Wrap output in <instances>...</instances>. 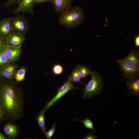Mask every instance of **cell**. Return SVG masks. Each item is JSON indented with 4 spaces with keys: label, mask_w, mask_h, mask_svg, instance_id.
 <instances>
[{
    "label": "cell",
    "mask_w": 139,
    "mask_h": 139,
    "mask_svg": "<svg viewBox=\"0 0 139 139\" xmlns=\"http://www.w3.org/2000/svg\"><path fill=\"white\" fill-rule=\"evenodd\" d=\"M11 18H4L0 21V35L7 37L13 31L11 24Z\"/></svg>",
    "instance_id": "11"
},
{
    "label": "cell",
    "mask_w": 139,
    "mask_h": 139,
    "mask_svg": "<svg viewBox=\"0 0 139 139\" xmlns=\"http://www.w3.org/2000/svg\"><path fill=\"white\" fill-rule=\"evenodd\" d=\"M72 0H51L56 13H62L72 6Z\"/></svg>",
    "instance_id": "9"
},
{
    "label": "cell",
    "mask_w": 139,
    "mask_h": 139,
    "mask_svg": "<svg viewBox=\"0 0 139 139\" xmlns=\"http://www.w3.org/2000/svg\"><path fill=\"white\" fill-rule=\"evenodd\" d=\"M7 46L6 38L0 35V49L4 48Z\"/></svg>",
    "instance_id": "24"
},
{
    "label": "cell",
    "mask_w": 139,
    "mask_h": 139,
    "mask_svg": "<svg viewBox=\"0 0 139 139\" xmlns=\"http://www.w3.org/2000/svg\"><path fill=\"white\" fill-rule=\"evenodd\" d=\"M26 70L25 68L23 67L17 71L15 75V79L17 81L21 82L24 79Z\"/></svg>",
    "instance_id": "21"
},
{
    "label": "cell",
    "mask_w": 139,
    "mask_h": 139,
    "mask_svg": "<svg viewBox=\"0 0 139 139\" xmlns=\"http://www.w3.org/2000/svg\"><path fill=\"white\" fill-rule=\"evenodd\" d=\"M4 131L6 135L11 138H15L16 136L18 133L16 126L10 123L7 124L4 126Z\"/></svg>",
    "instance_id": "14"
},
{
    "label": "cell",
    "mask_w": 139,
    "mask_h": 139,
    "mask_svg": "<svg viewBox=\"0 0 139 139\" xmlns=\"http://www.w3.org/2000/svg\"><path fill=\"white\" fill-rule=\"evenodd\" d=\"M20 98L13 86L5 84L0 88V106L4 112L11 117L19 113L21 108Z\"/></svg>",
    "instance_id": "1"
},
{
    "label": "cell",
    "mask_w": 139,
    "mask_h": 139,
    "mask_svg": "<svg viewBox=\"0 0 139 139\" xmlns=\"http://www.w3.org/2000/svg\"><path fill=\"white\" fill-rule=\"evenodd\" d=\"M46 111L44 109L39 113L36 119L37 120L38 123L40 128L41 129L43 133L46 134V131L45 127V121L44 116V114Z\"/></svg>",
    "instance_id": "16"
},
{
    "label": "cell",
    "mask_w": 139,
    "mask_h": 139,
    "mask_svg": "<svg viewBox=\"0 0 139 139\" xmlns=\"http://www.w3.org/2000/svg\"><path fill=\"white\" fill-rule=\"evenodd\" d=\"M5 48L0 49V68L1 69L8 65L10 63L5 55Z\"/></svg>",
    "instance_id": "19"
},
{
    "label": "cell",
    "mask_w": 139,
    "mask_h": 139,
    "mask_svg": "<svg viewBox=\"0 0 139 139\" xmlns=\"http://www.w3.org/2000/svg\"><path fill=\"white\" fill-rule=\"evenodd\" d=\"M121 60L132 65L139 67V52L138 51L132 50L126 57Z\"/></svg>",
    "instance_id": "12"
},
{
    "label": "cell",
    "mask_w": 139,
    "mask_h": 139,
    "mask_svg": "<svg viewBox=\"0 0 139 139\" xmlns=\"http://www.w3.org/2000/svg\"><path fill=\"white\" fill-rule=\"evenodd\" d=\"M78 89L75 87L73 84V83L68 76L67 80L63 85L57 90L56 95L48 102L44 109L45 111L47 110L50 107L54 105L56 102L63 97L65 94L70 90Z\"/></svg>",
    "instance_id": "4"
},
{
    "label": "cell",
    "mask_w": 139,
    "mask_h": 139,
    "mask_svg": "<svg viewBox=\"0 0 139 139\" xmlns=\"http://www.w3.org/2000/svg\"><path fill=\"white\" fill-rule=\"evenodd\" d=\"M127 85L128 89L135 95L139 93V80L137 77L128 79Z\"/></svg>",
    "instance_id": "13"
},
{
    "label": "cell",
    "mask_w": 139,
    "mask_h": 139,
    "mask_svg": "<svg viewBox=\"0 0 139 139\" xmlns=\"http://www.w3.org/2000/svg\"><path fill=\"white\" fill-rule=\"evenodd\" d=\"M117 63L119 65L124 76L127 79L137 77L139 73V67L132 65L121 60L117 59Z\"/></svg>",
    "instance_id": "5"
},
{
    "label": "cell",
    "mask_w": 139,
    "mask_h": 139,
    "mask_svg": "<svg viewBox=\"0 0 139 139\" xmlns=\"http://www.w3.org/2000/svg\"><path fill=\"white\" fill-rule=\"evenodd\" d=\"M34 0H21L18 4V6L12 10L11 12L15 14L20 13L24 14L28 12L33 13V6Z\"/></svg>",
    "instance_id": "7"
},
{
    "label": "cell",
    "mask_w": 139,
    "mask_h": 139,
    "mask_svg": "<svg viewBox=\"0 0 139 139\" xmlns=\"http://www.w3.org/2000/svg\"><path fill=\"white\" fill-rule=\"evenodd\" d=\"M51 0H34V3L39 4L45 2H51Z\"/></svg>",
    "instance_id": "28"
},
{
    "label": "cell",
    "mask_w": 139,
    "mask_h": 139,
    "mask_svg": "<svg viewBox=\"0 0 139 139\" xmlns=\"http://www.w3.org/2000/svg\"><path fill=\"white\" fill-rule=\"evenodd\" d=\"M78 67L79 65H77L71 74L69 75L68 76L70 77L71 80L72 81L73 83L79 82L84 85L81 81V78L79 74Z\"/></svg>",
    "instance_id": "17"
},
{
    "label": "cell",
    "mask_w": 139,
    "mask_h": 139,
    "mask_svg": "<svg viewBox=\"0 0 139 139\" xmlns=\"http://www.w3.org/2000/svg\"><path fill=\"white\" fill-rule=\"evenodd\" d=\"M5 114L0 106V120L3 118Z\"/></svg>",
    "instance_id": "29"
},
{
    "label": "cell",
    "mask_w": 139,
    "mask_h": 139,
    "mask_svg": "<svg viewBox=\"0 0 139 139\" xmlns=\"http://www.w3.org/2000/svg\"><path fill=\"white\" fill-rule=\"evenodd\" d=\"M83 138L85 139H97V136L90 133L87 134L86 136L84 137Z\"/></svg>",
    "instance_id": "26"
},
{
    "label": "cell",
    "mask_w": 139,
    "mask_h": 139,
    "mask_svg": "<svg viewBox=\"0 0 139 139\" xmlns=\"http://www.w3.org/2000/svg\"><path fill=\"white\" fill-rule=\"evenodd\" d=\"M79 71L81 79L85 78L89 74H91L92 71L90 68L85 65H79Z\"/></svg>",
    "instance_id": "18"
},
{
    "label": "cell",
    "mask_w": 139,
    "mask_h": 139,
    "mask_svg": "<svg viewBox=\"0 0 139 139\" xmlns=\"http://www.w3.org/2000/svg\"><path fill=\"white\" fill-rule=\"evenodd\" d=\"M21 0H8V1L5 3L3 7L6 6L8 7L10 6L16 4H19Z\"/></svg>",
    "instance_id": "25"
},
{
    "label": "cell",
    "mask_w": 139,
    "mask_h": 139,
    "mask_svg": "<svg viewBox=\"0 0 139 139\" xmlns=\"http://www.w3.org/2000/svg\"><path fill=\"white\" fill-rule=\"evenodd\" d=\"M15 67L13 65L8 64L1 69L0 74L5 77L11 79L13 76Z\"/></svg>",
    "instance_id": "15"
},
{
    "label": "cell",
    "mask_w": 139,
    "mask_h": 139,
    "mask_svg": "<svg viewBox=\"0 0 139 139\" xmlns=\"http://www.w3.org/2000/svg\"><path fill=\"white\" fill-rule=\"evenodd\" d=\"M64 71L63 66L60 63H56L53 66L51 71L55 76L59 75L62 74Z\"/></svg>",
    "instance_id": "20"
},
{
    "label": "cell",
    "mask_w": 139,
    "mask_h": 139,
    "mask_svg": "<svg viewBox=\"0 0 139 139\" xmlns=\"http://www.w3.org/2000/svg\"><path fill=\"white\" fill-rule=\"evenodd\" d=\"M6 137L2 133H0V139H5Z\"/></svg>",
    "instance_id": "30"
},
{
    "label": "cell",
    "mask_w": 139,
    "mask_h": 139,
    "mask_svg": "<svg viewBox=\"0 0 139 139\" xmlns=\"http://www.w3.org/2000/svg\"><path fill=\"white\" fill-rule=\"evenodd\" d=\"M21 48L7 46L5 48V52L9 62L14 61L19 57Z\"/></svg>",
    "instance_id": "10"
},
{
    "label": "cell",
    "mask_w": 139,
    "mask_h": 139,
    "mask_svg": "<svg viewBox=\"0 0 139 139\" xmlns=\"http://www.w3.org/2000/svg\"><path fill=\"white\" fill-rule=\"evenodd\" d=\"M56 124L54 123L52 126L46 132L45 134L46 138L48 139H50L51 138L55 131L56 129L55 128V126Z\"/></svg>",
    "instance_id": "23"
},
{
    "label": "cell",
    "mask_w": 139,
    "mask_h": 139,
    "mask_svg": "<svg viewBox=\"0 0 139 139\" xmlns=\"http://www.w3.org/2000/svg\"><path fill=\"white\" fill-rule=\"evenodd\" d=\"M11 24L13 31H15L24 34L27 31L28 23L22 16H17L11 18Z\"/></svg>",
    "instance_id": "6"
},
{
    "label": "cell",
    "mask_w": 139,
    "mask_h": 139,
    "mask_svg": "<svg viewBox=\"0 0 139 139\" xmlns=\"http://www.w3.org/2000/svg\"><path fill=\"white\" fill-rule=\"evenodd\" d=\"M92 78L88 83L84 85L82 97L88 98L93 96L99 94L101 91L103 82L102 78L97 71H92Z\"/></svg>",
    "instance_id": "3"
},
{
    "label": "cell",
    "mask_w": 139,
    "mask_h": 139,
    "mask_svg": "<svg viewBox=\"0 0 139 139\" xmlns=\"http://www.w3.org/2000/svg\"><path fill=\"white\" fill-rule=\"evenodd\" d=\"M84 18L83 10L80 6H71L61 13L58 21L59 24L68 28H75L80 24Z\"/></svg>",
    "instance_id": "2"
},
{
    "label": "cell",
    "mask_w": 139,
    "mask_h": 139,
    "mask_svg": "<svg viewBox=\"0 0 139 139\" xmlns=\"http://www.w3.org/2000/svg\"><path fill=\"white\" fill-rule=\"evenodd\" d=\"M73 120H78L83 123L85 126L87 128L92 130L94 133L95 132V130L93 127V123L88 117H87L85 119L83 120H79L76 118Z\"/></svg>",
    "instance_id": "22"
},
{
    "label": "cell",
    "mask_w": 139,
    "mask_h": 139,
    "mask_svg": "<svg viewBox=\"0 0 139 139\" xmlns=\"http://www.w3.org/2000/svg\"><path fill=\"white\" fill-rule=\"evenodd\" d=\"M24 39V34L13 31L6 37L7 46L21 48Z\"/></svg>",
    "instance_id": "8"
},
{
    "label": "cell",
    "mask_w": 139,
    "mask_h": 139,
    "mask_svg": "<svg viewBox=\"0 0 139 139\" xmlns=\"http://www.w3.org/2000/svg\"><path fill=\"white\" fill-rule=\"evenodd\" d=\"M135 48L139 46V36L137 35L135 37Z\"/></svg>",
    "instance_id": "27"
}]
</instances>
